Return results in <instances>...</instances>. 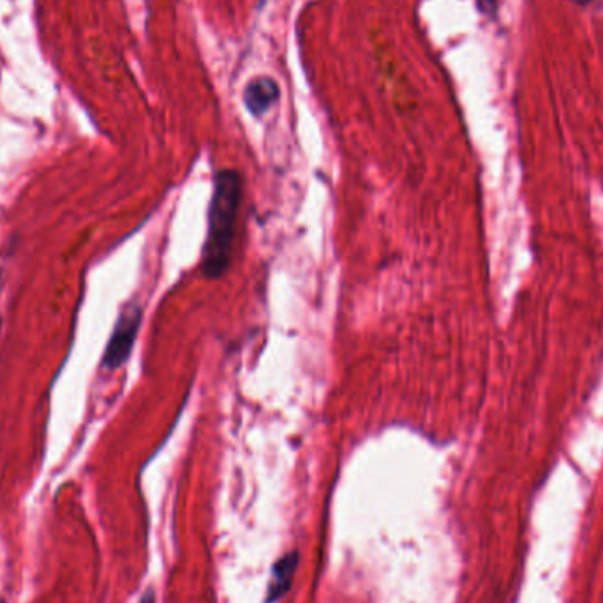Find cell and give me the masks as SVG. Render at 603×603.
<instances>
[{
  "instance_id": "cell-8",
  "label": "cell",
  "mask_w": 603,
  "mask_h": 603,
  "mask_svg": "<svg viewBox=\"0 0 603 603\" xmlns=\"http://www.w3.org/2000/svg\"><path fill=\"white\" fill-rule=\"evenodd\" d=\"M0 603H6V600H4V598H2V596H0Z\"/></svg>"
},
{
  "instance_id": "cell-9",
  "label": "cell",
  "mask_w": 603,
  "mask_h": 603,
  "mask_svg": "<svg viewBox=\"0 0 603 603\" xmlns=\"http://www.w3.org/2000/svg\"><path fill=\"white\" fill-rule=\"evenodd\" d=\"M0 327H2V318H0Z\"/></svg>"
},
{
  "instance_id": "cell-5",
  "label": "cell",
  "mask_w": 603,
  "mask_h": 603,
  "mask_svg": "<svg viewBox=\"0 0 603 603\" xmlns=\"http://www.w3.org/2000/svg\"><path fill=\"white\" fill-rule=\"evenodd\" d=\"M478 8L485 15H494L496 13V0H477Z\"/></svg>"
},
{
  "instance_id": "cell-7",
  "label": "cell",
  "mask_w": 603,
  "mask_h": 603,
  "mask_svg": "<svg viewBox=\"0 0 603 603\" xmlns=\"http://www.w3.org/2000/svg\"><path fill=\"white\" fill-rule=\"evenodd\" d=\"M575 2H579V4H588L589 0H575Z\"/></svg>"
},
{
  "instance_id": "cell-3",
  "label": "cell",
  "mask_w": 603,
  "mask_h": 603,
  "mask_svg": "<svg viewBox=\"0 0 603 603\" xmlns=\"http://www.w3.org/2000/svg\"><path fill=\"white\" fill-rule=\"evenodd\" d=\"M277 97H279V85L272 78L261 76L247 85L246 92H244V103L251 115L260 117L272 108Z\"/></svg>"
},
{
  "instance_id": "cell-6",
  "label": "cell",
  "mask_w": 603,
  "mask_h": 603,
  "mask_svg": "<svg viewBox=\"0 0 603 603\" xmlns=\"http://www.w3.org/2000/svg\"><path fill=\"white\" fill-rule=\"evenodd\" d=\"M140 603H156V595H154V591H152V589H149V591H147V593L142 596V600H140Z\"/></svg>"
},
{
  "instance_id": "cell-1",
  "label": "cell",
  "mask_w": 603,
  "mask_h": 603,
  "mask_svg": "<svg viewBox=\"0 0 603 603\" xmlns=\"http://www.w3.org/2000/svg\"><path fill=\"white\" fill-rule=\"evenodd\" d=\"M242 200V177L235 170H221L214 177L209 205L207 239L203 244V274L217 279L230 268L235 224Z\"/></svg>"
},
{
  "instance_id": "cell-4",
  "label": "cell",
  "mask_w": 603,
  "mask_h": 603,
  "mask_svg": "<svg viewBox=\"0 0 603 603\" xmlns=\"http://www.w3.org/2000/svg\"><path fill=\"white\" fill-rule=\"evenodd\" d=\"M298 559L300 556L297 551L288 552L283 558L277 559L276 565L272 566V579H270L267 589V603L279 602L290 591L293 577L297 572Z\"/></svg>"
},
{
  "instance_id": "cell-2",
  "label": "cell",
  "mask_w": 603,
  "mask_h": 603,
  "mask_svg": "<svg viewBox=\"0 0 603 603\" xmlns=\"http://www.w3.org/2000/svg\"><path fill=\"white\" fill-rule=\"evenodd\" d=\"M142 314V307L136 302H129L122 309L103 357V367L108 371H115L126 364L142 325Z\"/></svg>"
}]
</instances>
